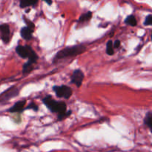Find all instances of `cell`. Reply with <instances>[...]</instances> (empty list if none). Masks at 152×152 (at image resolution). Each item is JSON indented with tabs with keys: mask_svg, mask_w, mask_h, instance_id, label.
Here are the masks:
<instances>
[{
	"mask_svg": "<svg viewBox=\"0 0 152 152\" xmlns=\"http://www.w3.org/2000/svg\"><path fill=\"white\" fill-rule=\"evenodd\" d=\"M42 102L51 112L57 113L58 120H62L65 117L71 115V111H68V112L66 111L67 106L65 102L56 101L52 98L50 95L46 96L42 99Z\"/></svg>",
	"mask_w": 152,
	"mask_h": 152,
	"instance_id": "obj_1",
	"label": "cell"
},
{
	"mask_svg": "<svg viewBox=\"0 0 152 152\" xmlns=\"http://www.w3.org/2000/svg\"><path fill=\"white\" fill-rule=\"evenodd\" d=\"M86 47L84 45H76L66 47L56 53V54L53 57V62L55 63L61 59L77 56L78 55L82 54L83 52L86 51Z\"/></svg>",
	"mask_w": 152,
	"mask_h": 152,
	"instance_id": "obj_2",
	"label": "cell"
},
{
	"mask_svg": "<svg viewBox=\"0 0 152 152\" xmlns=\"http://www.w3.org/2000/svg\"><path fill=\"white\" fill-rule=\"evenodd\" d=\"M16 52L22 59H28V62L33 64L37 63L39 59L38 55L29 45H18L16 48Z\"/></svg>",
	"mask_w": 152,
	"mask_h": 152,
	"instance_id": "obj_3",
	"label": "cell"
},
{
	"mask_svg": "<svg viewBox=\"0 0 152 152\" xmlns=\"http://www.w3.org/2000/svg\"><path fill=\"white\" fill-rule=\"evenodd\" d=\"M24 21L26 22L27 26L24 27V28L21 29V37L25 40H30L33 37L32 34L34 31L35 25H34V24L31 21H30L29 19H27L25 16H24Z\"/></svg>",
	"mask_w": 152,
	"mask_h": 152,
	"instance_id": "obj_4",
	"label": "cell"
},
{
	"mask_svg": "<svg viewBox=\"0 0 152 152\" xmlns=\"http://www.w3.org/2000/svg\"><path fill=\"white\" fill-rule=\"evenodd\" d=\"M53 90L58 97L64 98L65 99H69L73 94L72 89L65 85L60 86H53Z\"/></svg>",
	"mask_w": 152,
	"mask_h": 152,
	"instance_id": "obj_5",
	"label": "cell"
},
{
	"mask_svg": "<svg viewBox=\"0 0 152 152\" xmlns=\"http://www.w3.org/2000/svg\"><path fill=\"white\" fill-rule=\"evenodd\" d=\"M19 93V89L16 88L12 87L10 88L7 89L5 91L0 94V102H5V101L9 100L12 98L15 97V96H17Z\"/></svg>",
	"mask_w": 152,
	"mask_h": 152,
	"instance_id": "obj_6",
	"label": "cell"
},
{
	"mask_svg": "<svg viewBox=\"0 0 152 152\" xmlns=\"http://www.w3.org/2000/svg\"><path fill=\"white\" fill-rule=\"evenodd\" d=\"M84 73L80 69L75 70L73 72L72 76H71V83L75 85L77 88H80L82 86L83 80H84Z\"/></svg>",
	"mask_w": 152,
	"mask_h": 152,
	"instance_id": "obj_7",
	"label": "cell"
},
{
	"mask_svg": "<svg viewBox=\"0 0 152 152\" xmlns=\"http://www.w3.org/2000/svg\"><path fill=\"white\" fill-rule=\"evenodd\" d=\"M0 37L4 44H8L10 39V31L7 24L0 25Z\"/></svg>",
	"mask_w": 152,
	"mask_h": 152,
	"instance_id": "obj_8",
	"label": "cell"
},
{
	"mask_svg": "<svg viewBox=\"0 0 152 152\" xmlns=\"http://www.w3.org/2000/svg\"><path fill=\"white\" fill-rule=\"evenodd\" d=\"M25 104H26L25 100L18 101L10 109H8V111L10 113H22L25 110Z\"/></svg>",
	"mask_w": 152,
	"mask_h": 152,
	"instance_id": "obj_9",
	"label": "cell"
},
{
	"mask_svg": "<svg viewBox=\"0 0 152 152\" xmlns=\"http://www.w3.org/2000/svg\"><path fill=\"white\" fill-rule=\"evenodd\" d=\"M92 17V12L88 11L87 13H83V15H81L79 19V23L80 24H83V23H86V22H88Z\"/></svg>",
	"mask_w": 152,
	"mask_h": 152,
	"instance_id": "obj_10",
	"label": "cell"
},
{
	"mask_svg": "<svg viewBox=\"0 0 152 152\" xmlns=\"http://www.w3.org/2000/svg\"><path fill=\"white\" fill-rule=\"evenodd\" d=\"M34 64L31 63L30 62H27L26 63L24 64L23 67H22V74H30L31 71L34 69Z\"/></svg>",
	"mask_w": 152,
	"mask_h": 152,
	"instance_id": "obj_11",
	"label": "cell"
},
{
	"mask_svg": "<svg viewBox=\"0 0 152 152\" xmlns=\"http://www.w3.org/2000/svg\"><path fill=\"white\" fill-rule=\"evenodd\" d=\"M125 23L132 27H134L137 24V21L136 17L134 15H130V16H128L126 19H125Z\"/></svg>",
	"mask_w": 152,
	"mask_h": 152,
	"instance_id": "obj_12",
	"label": "cell"
},
{
	"mask_svg": "<svg viewBox=\"0 0 152 152\" xmlns=\"http://www.w3.org/2000/svg\"><path fill=\"white\" fill-rule=\"evenodd\" d=\"M151 119H152V114L151 112H148L145 115V119H144V124L149 129V130H151Z\"/></svg>",
	"mask_w": 152,
	"mask_h": 152,
	"instance_id": "obj_13",
	"label": "cell"
},
{
	"mask_svg": "<svg viewBox=\"0 0 152 152\" xmlns=\"http://www.w3.org/2000/svg\"><path fill=\"white\" fill-rule=\"evenodd\" d=\"M38 3L37 1H20V7L21 8H26L30 6H34Z\"/></svg>",
	"mask_w": 152,
	"mask_h": 152,
	"instance_id": "obj_14",
	"label": "cell"
},
{
	"mask_svg": "<svg viewBox=\"0 0 152 152\" xmlns=\"http://www.w3.org/2000/svg\"><path fill=\"white\" fill-rule=\"evenodd\" d=\"M106 53L109 56H112L114 53V49L113 47V42L111 40L108 41L106 44Z\"/></svg>",
	"mask_w": 152,
	"mask_h": 152,
	"instance_id": "obj_15",
	"label": "cell"
},
{
	"mask_svg": "<svg viewBox=\"0 0 152 152\" xmlns=\"http://www.w3.org/2000/svg\"><path fill=\"white\" fill-rule=\"evenodd\" d=\"M26 109H33L34 111H37L39 110V108L35 102H31V103H30L29 105L26 107V108H25V110H26Z\"/></svg>",
	"mask_w": 152,
	"mask_h": 152,
	"instance_id": "obj_16",
	"label": "cell"
},
{
	"mask_svg": "<svg viewBox=\"0 0 152 152\" xmlns=\"http://www.w3.org/2000/svg\"><path fill=\"white\" fill-rule=\"evenodd\" d=\"M152 22V16L151 14L148 15V16H146L145 19V22H144V25H146V26H150L151 25Z\"/></svg>",
	"mask_w": 152,
	"mask_h": 152,
	"instance_id": "obj_17",
	"label": "cell"
},
{
	"mask_svg": "<svg viewBox=\"0 0 152 152\" xmlns=\"http://www.w3.org/2000/svg\"><path fill=\"white\" fill-rule=\"evenodd\" d=\"M120 46V40H116V41L114 42V44H113V47H114V48H118Z\"/></svg>",
	"mask_w": 152,
	"mask_h": 152,
	"instance_id": "obj_18",
	"label": "cell"
},
{
	"mask_svg": "<svg viewBox=\"0 0 152 152\" xmlns=\"http://www.w3.org/2000/svg\"><path fill=\"white\" fill-rule=\"evenodd\" d=\"M45 1L46 3H48V4L49 5H50V4H52V1H47V0H46V1Z\"/></svg>",
	"mask_w": 152,
	"mask_h": 152,
	"instance_id": "obj_19",
	"label": "cell"
}]
</instances>
